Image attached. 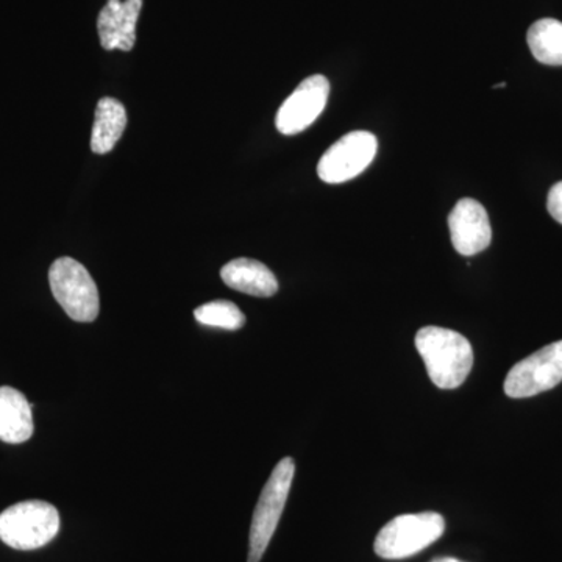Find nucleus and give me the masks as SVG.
I'll use <instances>...</instances> for the list:
<instances>
[{"mask_svg":"<svg viewBox=\"0 0 562 562\" xmlns=\"http://www.w3.org/2000/svg\"><path fill=\"white\" fill-rule=\"evenodd\" d=\"M416 349L432 384L439 390H457L472 371L471 342L458 331L441 327L420 328L416 335Z\"/></svg>","mask_w":562,"mask_h":562,"instance_id":"1","label":"nucleus"},{"mask_svg":"<svg viewBox=\"0 0 562 562\" xmlns=\"http://www.w3.org/2000/svg\"><path fill=\"white\" fill-rule=\"evenodd\" d=\"M60 531V514L50 503H16L0 514V541L14 550L41 549Z\"/></svg>","mask_w":562,"mask_h":562,"instance_id":"2","label":"nucleus"},{"mask_svg":"<svg viewBox=\"0 0 562 562\" xmlns=\"http://www.w3.org/2000/svg\"><path fill=\"white\" fill-rule=\"evenodd\" d=\"M446 520L438 513L403 514L384 525L373 549L383 560H405L438 541Z\"/></svg>","mask_w":562,"mask_h":562,"instance_id":"3","label":"nucleus"},{"mask_svg":"<svg viewBox=\"0 0 562 562\" xmlns=\"http://www.w3.org/2000/svg\"><path fill=\"white\" fill-rule=\"evenodd\" d=\"M294 473V460L284 458L276 465L268 483L262 487L257 508L251 517L247 562H260L265 557L273 532L279 527L284 506H286Z\"/></svg>","mask_w":562,"mask_h":562,"instance_id":"4","label":"nucleus"},{"mask_svg":"<svg viewBox=\"0 0 562 562\" xmlns=\"http://www.w3.org/2000/svg\"><path fill=\"white\" fill-rule=\"evenodd\" d=\"M49 283L55 301L76 322H92L99 316L101 301L95 281L83 265L74 258L63 257L54 261Z\"/></svg>","mask_w":562,"mask_h":562,"instance_id":"5","label":"nucleus"},{"mask_svg":"<svg viewBox=\"0 0 562 562\" xmlns=\"http://www.w3.org/2000/svg\"><path fill=\"white\" fill-rule=\"evenodd\" d=\"M379 140L371 132H350L322 155L317 176L328 184L346 183L371 166Z\"/></svg>","mask_w":562,"mask_h":562,"instance_id":"6","label":"nucleus"},{"mask_svg":"<svg viewBox=\"0 0 562 562\" xmlns=\"http://www.w3.org/2000/svg\"><path fill=\"white\" fill-rule=\"evenodd\" d=\"M562 382V341L550 344L517 362L505 380V394L527 398L553 390Z\"/></svg>","mask_w":562,"mask_h":562,"instance_id":"7","label":"nucleus"},{"mask_svg":"<svg viewBox=\"0 0 562 562\" xmlns=\"http://www.w3.org/2000/svg\"><path fill=\"white\" fill-rule=\"evenodd\" d=\"M330 95V81L327 77L312 76L302 81L277 113V131L281 135H297L321 116Z\"/></svg>","mask_w":562,"mask_h":562,"instance_id":"8","label":"nucleus"},{"mask_svg":"<svg viewBox=\"0 0 562 562\" xmlns=\"http://www.w3.org/2000/svg\"><path fill=\"white\" fill-rule=\"evenodd\" d=\"M449 231L454 250L462 257H473L491 246L490 216L475 199H461L454 205L449 216Z\"/></svg>","mask_w":562,"mask_h":562,"instance_id":"9","label":"nucleus"},{"mask_svg":"<svg viewBox=\"0 0 562 562\" xmlns=\"http://www.w3.org/2000/svg\"><path fill=\"white\" fill-rule=\"evenodd\" d=\"M143 0H109L98 18V32L105 50L133 49Z\"/></svg>","mask_w":562,"mask_h":562,"instance_id":"10","label":"nucleus"},{"mask_svg":"<svg viewBox=\"0 0 562 562\" xmlns=\"http://www.w3.org/2000/svg\"><path fill=\"white\" fill-rule=\"evenodd\" d=\"M221 277L232 290L254 297H272L279 291V281L271 269L250 258H238L228 262L222 268Z\"/></svg>","mask_w":562,"mask_h":562,"instance_id":"11","label":"nucleus"},{"mask_svg":"<svg viewBox=\"0 0 562 562\" xmlns=\"http://www.w3.org/2000/svg\"><path fill=\"white\" fill-rule=\"evenodd\" d=\"M32 405L22 392L14 387H0V441L22 443L32 438Z\"/></svg>","mask_w":562,"mask_h":562,"instance_id":"12","label":"nucleus"},{"mask_svg":"<svg viewBox=\"0 0 562 562\" xmlns=\"http://www.w3.org/2000/svg\"><path fill=\"white\" fill-rule=\"evenodd\" d=\"M127 127V111L120 101L103 98L95 109L91 133V150L103 155L114 149Z\"/></svg>","mask_w":562,"mask_h":562,"instance_id":"13","label":"nucleus"},{"mask_svg":"<svg viewBox=\"0 0 562 562\" xmlns=\"http://www.w3.org/2000/svg\"><path fill=\"white\" fill-rule=\"evenodd\" d=\"M527 43L532 57L542 65L562 66V22L546 18L528 29Z\"/></svg>","mask_w":562,"mask_h":562,"instance_id":"14","label":"nucleus"},{"mask_svg":"<svg viewBox=\"0 0 562 562\" xmlns=\"http://www.w3.org/2000/svg\"><path fill=\"white\" fill-rule=\"evenodd\" d=\"M195 321L206 327L224 328V330H239L246 324V316L233 302L214 301L199 306L194 312Z\"/></svg>","mask_w":562,"mask_h":562,"instance_id":"15","label":"nucleus"},{"mask_svg":"<svg viewBox=\"0 0 562 562\" xmlns=\"http://www.w3.org/2000/svg\"><path fill=\"white\" fill-rule=\"evenodd\" d=\"M547 209H549L550 216L562 225V181L550 190Z\"/></svg>","mask_w":562,"mask_h":562,"instance_id":"16","label":"nucleus"},{"mask_svg":"<svg viewBox=\"0 0 562 562\" xmlns=\"http://www.w3.org/2000/svg\"><path fill=\"white\" fill-rule=\"evenodd\" d=\"M431 562H461V561L454 560V558H438V560H435Z\"/></svg>","mask_w":562,"mask_h":562,"instance_id":"17","label":"nucleus"}]
</instances>
